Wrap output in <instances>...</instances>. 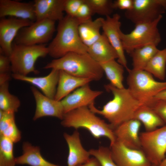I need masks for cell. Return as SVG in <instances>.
Masks as SVG:
<instances>
[{"instance_id": "1", "label": "cell", "mask_w": 166, "mask_h": 166, "mask_svg": "<svg viewBox=\"0 0 166 166\" xmlns=\"http://www.w3.org/2000/svg\"><path fill=\"white\" fill-rule=\"evenodd\" d=\"M105 89L112 93V99L105 105L102 109H97L94 103L88 107L96 114L102 116L107 120L114 129L126 121L133 119L135 113L142 105L131 94L128 89H118L110 84L105 85Z\"/></svg>"}, {"instance_id": "2", "label": "cell", "mask_w": 166, "mask_h": 166, "mask_svg": "<svg viewBox=\"0 0 166 166\" xmlns=\"http://www.w3.org/2000/svg\"><path fill=\"white\" fill-rule=\"evenodd\" d=\"M58 22L56 36L47 47L48 54L56 59L69 53H87L88 48L79 34L80 22L67 15Z\"/></svg>"}, {"instance_id": "3", "label": "cell", "mask_w": 166, "mask_h": 166, "mask_svg": "<svg viewBox=\"0 0 166 166\" xmlns=\"http://www.w3.org/2000/svg\"><path fill=\"white\" fill-rule=\"evenodd\" d=\"M43 68L63 71L74 76L89 79L92 81L100 80L104 73L100 64L87 53H68L60 58L52 60Z\"/></svg>"}, {"instance_id": "4", "label": "cell", "mask_w": 166, "mask_h": 166, "mask_svg": "<svg viewBox=\"0 0 166 166\" xmlns=\"http://www.w3.org/2000/svg\"><path fill=\"white\" fill-rule=\"evenodd\" d=\"M88 106L83 107L64 114L61 124L66 128L87 130L95 138H108L110 145L116 141L113 129L109 124L97 117Z\"/></svg>"}, {"instance_id": "5", "label": "cell", "mask_w": 166, "mask_h": 166, "mask_svg": "<svg viewBox=\"0 0 166 166\" xmlns=\"http://www.w3.org/2000/svg\"><path fill=\"white\" fill-rule=\"evenodd\" d=\"M128 89L132 96L140 103L150 107L154 97L166 89V82L155 80L152 75L145 70H127Z\"/></svg>"}, {"instance_id": "6", "label": "cell", "mask_w": 166, "mask_h": 166, "mask_svg": "<svg viewBox=\"0 0 166 166\" xmlns=\"http://www.w3.org/2000/svg\"><path fill=\"white\" fill-rule=\"evenodd\" d=\"M47 47L45 44L25 45L13 44L12 50L9 56L11 63V71L13 74L27 76L38 71L35 67L37 60L48 54Z\"/></svg>"}, {"instance_id": "7", "label": "cell", "mask_w": 166, "mask_h": 166, "mask_svg": "<svg viewBox=\"0 0 166 166\" xmlns=\"http://www.w3.org/2000/svg\"><path fill=\"white\" fill-rule=\"evenodd\" d=\"M162 17L152 22L135 25L134 29L129 33L125 34L121 31V37L124 51L129 54L134 50L147 45L157 46L161 41L157 26Z\"/></svg>"}, {"instance_id": "8", "label": "cell", "mask_w": 166, "mask_h": 166, "mask_svg": "<svg viewBox=\"0 0 166 166\" xmlns=\"http://www.w3.org/2000/svg\"><path fill=\"white\" fill-rule=\"evenodd\" d=\"M140 149L152 165L159 166L166 157V124L140 134Z\"/></svg>"}, {"instance_id": "9", "label": "cell", "mask_w": 166, "mask_h": 166, "mask_svg": "<svg viewBox=\"0 0 166 166\" xmlns=\"http://www.w3.org/2000/svg\"><path fill=\"white\" fill-rule=\"evenodd\" d=\"M55 23L48 19L36 21L21 29L14 43L25 45L45 44L52 38L56 30Z\"/></svg>"}, {"instance_id": "10", "label": "cell", "mask_w": 166, "mask_h": 166, "mask_svg": "<svg viewBox=\"0 0 166 166\" xmlns=\"http://www.w3.org/2000/svg\"><path fill=\"white\" fill-rule=\"evenodd\" d=\"M166 11V0H133L132 8L125 16L136 25L153 22Z\"/></svg>"}, {"instance_id": "11", "label": "cell", "mask_w": 166, "mask_h": 166, "mask_svg": "<svg viewBox=\"0 0 166 166\" xmlns=\"http://www.w3.org/2000/svg\"><path fill=\"white\" fill-rule=\"evenodd\" d=\"M112 157L118 166H151L143 151L127 147L116 140L110 145Z\"/></svg>"}, {"instance_id": "12", "label": "cell", "mask_w": 166, "mask_h": 166, "mask_svg": "<svg viewBox=\"0 0 166 166\" xmlns=\"http://www.w3.org/2000/svg\"><path fill=\"white\" fill-rule=\"evenodd\" d=\"M34 22L12 17L1 18L0 20V53L9 57L12 50V42L19 31Z\"/></svg>"}, {"instance_id": "13", "label": "cell", "mask_w": 166, "mask_h": 166, "mask_svg": "<svg viewBox=\"0 0 166 166\" xmlns=\"http://www.w3.org/2000/svg\"><path fill=\"white\" fill-rule=\"evenodd\" d=\"M120 19L121 16L117 13L106 17L104 19L102 29L103 33L117 52L118 62L127 69V60L121 37Z\"/></svg>"}, {"instance_id": "14", "label": "cell", "mask_w": 166, "mask_h": 166, "mask_svg": "<svg viewBox=\"0 0 166 166\" xmlns=\"http://www.w3.org/2000/svg\"><path fill=\"white\" fill-rule=\"evenodd\" d=\"M103 93L92 90L89 84L77 89L61 101L64 113L94 103V100Z\"/></svg>"}, {"instance_id": "15", "label": "cell", "mask_w": 166, "mask_h": 166, "mask_svg": "<svg viewBox=\"0 0 166 166\" xmlns=\"http://www.w3.org/2000/svg\"><path fill=\"white\" fill-rule=\"evenodd\" d=\"M36 102V109L33 120L44 117L51 116L61 120L65 114L61 101L49 98L42 94L34 86L31 87Z\"/></svg>"}, {"instance_id": "16", "label": "cell", "mask_w": 166, "mask_h": 166, "mask_svg": "<svg viewBox=\"0 0 166 166\" xmlns=\"http://www.w3.org/2000/svg\"><path fill=\"white\" fill-rule=\"evenodd\" d=\"M141 124L134 119L121 124L113 129L116 140L127 147L140 149L139 131Z\"/></svg>"}, {"instance_id": "17", "label": "cell", "mask_w": 166, "mask_h": 166, "mask_svg": "<svg viewBox=\"0 0 166 166\" xmlns=\"http://www.w3.org/2000/svg\"><path fill=\"white\" fill-rule=\"evenodd\" d=\"M6 16L36 21L34 2H22L12 0H0V17Z\"/></svg>"}, {"instance_id": "18", "label": "cell", "mask_w": 166, "mask_h": 166, "mask_svg": "<svg viewBox=\"0 0 166 166\" xmlns=\"http://www.w3.org/2000/svg\"><path fill=\"white\" fill-rule=\"evenodd\" d=\"M65 0H35L34 1L36 21L48 19L58 22L64 17Z\"/></svg>"}, {"instance_id": "19", "label": "cell", "mask_w": 166, "mask_h": 166, "mask_svg": "<svg viewBox=\"0 0 166 166\" xmlns=\"http://www.w3.org/2000/svg\"><path fill=\"white\" fill-rule=\"evenodd\" d=\"M59 71L52 69L47 76L42 77H30L12 74L14 79L30 83L40 89L47 97L54 99L59 78Z\"/></svg>"}, {"instance_id": "20", "label": "cell", "mask_w": 166, "mask_h": 166, "mask_svg": "<svg viewBox=\"0 0 166 166\" xmlns=\"http://www.w3.org/2000/svg\"><path fill=\"white\" fill-rule=\"evenodd\" d=\"M63 136L69 149L67 166H77L85 163L90 159V153L89 151L85 150L83 146L77 130L71 134L65 132Z\"/></svg>"}, {"instance_id": "21", "label": "cell", "mask_w": 166, "mask_h": 166, "mask_svg": "<svg viewBox=\"0 0 166 166\" xmlns=\"http://www.w3.org/2000/svg\"><path fill=\"white\" fill-rule=\"evenodd\" d=\"M89 79L77 77L59 70V78L54 99L61 101L79 87L89 84Z\"/></svg>"}, {"instance_id": "22", "label": "cell", "mask_w": 166, "mask_h": 166, "mask_svg": "<svg viewBox=\"0 0 166 166\" xmlns=\"http://www.w3.org/2000/svg\"><path fill=\"white\" fill-rule=\"evenodd\" d=\"M87 53L99 64L118 58L116 51L103 33L97 41L88 47Z\"/></svg>"}, {"instance_id": "23", "label": "cell", "mask_w": 166, "mask_h": 166, "mask_svg": "<svg viewBox=\"0 0 166 166\" xmlns=\"http://www.w3.org/2000/svg\"><path fill=\"white\" fill-rule=\"evenodd\" d=\"M22 153L16 157V164H26L30 166H61L51 163L42 156L39 147L33 145L28 142L23 143Z\"/></svg>"}, {"instance_id": "24", "label": "cell", "mask_w": 166, "mask_h": 166, "mask_svg": "<svg viewBox=\"0 0 166 166\" xmlns=\"http://www.w3.org/2000/svg\"><path fill=\"white\" fill-rule=\"evenodd\" d=\"M104 18L99 17L80 23L78 30L80 37L83 43L87 47L90 46L101 37L100 30L102 28Z\"/></svg>"}, {"instance_id": "25", "label": "cell", "mask_w": 166, "mask_h": 166, "mask_svg": "<svg viewBox=\"0 0 166 166\" xmlns=\"http://www.w3.org/2000/svg\"><path fill=\"white\" fill-rule=\"evenodd\" d=\"M133 119L143 124L145 131L153 130L165 124L151 107L144 104L136 110Z\"/></svg>"}, {"instance_id": "26", "label": "cell", "mask_w": 166, "mask_h": 166, "mask_svg": "<svg viewBox=\"0 0 166 166\" xmlns=\"http://www.w3.org/2000/svg\"><path fill=\"white\" fill-rule=\"evenodd\" d=\"M152 45H147L134 50L129 54L132 61V69L144 70L159 49Z\"/></svg>"}, {"instance_id": "27", "label": "cell", "mask_w": 166, "mask_h": 166, "mask_svg": "<svg viewBox=\"0 0 166 166\" xmlns=\"http://www.w3.org/2000/svg\"><path fill=\"white\" fill-rule=\"evenodd\" d=\"M99 64L110 84L118 89L124 88L123 84L124 67L122 65L115 60Z\"/></svg>"}, {"instance_id": "28", "label": "cell", "mask_w": 166, "mask_h": 166, "mask_svg": "<svg viewBox=\"0 0 166 166\" xmlns=\"http://www.w3.org/2000/svg\"><path fill=\"white\" fill-rule=\"evenodd\" d=\"M166 65V47L158 50L150 61L144 70L158 79L165 78Z\"/></svg>"}, {"instance_id": "29", "label": "cell", "mask_w": 166, "mask_h": 166, "mask_svg": "<svg viewBox=\"0 0 166 166\" xmlns=\"http://www.w3.org/2000/svg\"><path fill=\"white\" fill-rule=\"evenodd\" d=\"M9 86V82L0 85V110L15 113L18 110L20 101L17 97L10 93Z\"/></svg>"}, {"instance_id": "30", "label": "cell", "mask_w": 166, "mask_h": 166, "mask_svg": "<svg viewBox=\"0 0 166 166\" xmlns=\"http://www.w3.org/2000/svg\"><path fill=\"white\" fill-rule=\"evenodd\" d=\"M14 143L8 139L0 136V166H15Z\"/></svg>"}, {"instance_id": "31", "label": "cell", "mask_w": 166, "mask_h": 166, "mask_svg": "<svg viewBox=\"0 0 166 166\" xmlns=\"http://www.w3.org/2000/svg\"><path fill=\"white\" fill-rule=\"evenodd\" d=\"M90 7L93 14L110 16L114 10L113 2L110 0H85Z\"/></svg>"}, {"instance_id": "32", "label": "cell", "mask_w": 166, "mask_h": 166, "mask_svg": "<svg viewBox=\"0 0 166 166\" xmlns=\"http://www.w3.org/2000/svg\"><path fill=\"white\" fill-rule=\"evenodd\" d=\"M89 151L91 156L95 158L101 166H118L112 157L109 148L101 146Z\"/></svg>"}, {"instance_id": "33", "label": "cell", "mask_w": 166, "mask_h": 166, "mask_svg": "<svg viewBox=\"0 0 166 166\" xmlns=\"http://www.w3.org/2000/svg\"><path fill=\"white\" fill-rule=\"evenodd\" d=\"M0 136L8 139L14 143L19 141L21 139V131L17 127L15 121L0 133Z\"/></svg>"}, {"instance_id": "34", "label": "cell", "mask_w": 166, "mask_h": 166, "mask_svg": "<svg viewBox=\"0 0 166 166\" xmlns=\"http://www.w3.org/2000/svg\"><path fill=\"white\" fill-rule=\"evenodd\" d=\"M93 14L90 7L85 0L79 9L75 18L80 23L92 20Z\"/></svg>"}, {"instance_id": "35", "label": "cell", "mask_w": 166, "mask_h": 166, "mask_svg": "<svg viewBox=\"0 0 166 166\" xmlns=\"http://www.w3.org/2000/svg\"><path fill=\"white\" fill-rule=\"evenodd\" d=\"M14 113L0 110V133L15 121Z\"/></svg>"}, {"instance_id": "36", "label": "cell", "mask_w": 166, "mask_h": 166, "mask_svg": "<svg viewBox=\"0 0 166 166\" xmlns=\"http://www.w3.org/2000/svg\"><path fill=\"white\" fill-rule=\"evenodd\" d=\"M84 0H65L64 11L67 15L75 18Z\"/></svg>"}, {"instance_id": "37", "label": "cell", "mask_w": 166, "mask_h": 166, "mask_svg": "<svg viewBox=\"0 0 166 166\" xmlns=\"http://www.w3.org/2000/svg\"><path fill=\"white\" fill-rule=\"evenodd\" d=\"M150 107L166 124V101L155 99Z\"/></svg>"}, {"instance_id": "38", "label": "cell", "mask_w": 166, "mask_h": 166, "mask_svg": "<svg viewBox=\"0 0 166 166\" xmlns=\"http://www.w3.org/2000/svg\"><path fill=\"white\" fill-rule=\"evenodd\" d=\"M133 0H117L113 2L114 9L129 10L132 8Z\"/></svg>"}, {"instance_id": "39", "label": "cell", "mask_w": 166, "mask_h": 166, "mask_svg": "<svg viewBox=\"0 0 166 166\" xmlns=\"http://www.w3.org/2000/svg\"><path fill=\"white\" fill-rule=\"evenodd\" d=\"M11 63L9 56L0 53V73H10Z\"/></svg>"}, {"instance_id": "40", "label": "cell", "mask_w": 166, "mask_h": 166, "mask_svg": "<svg viewBox=\"0 0 166 166\" xmlns=\"http://www.w3.org/2000/svg\"><path fill=\"white\" fill-rule=\"evenodd\" d=\"M77 166H101L98 160L92 156L86 162Z\"/></svg>"}, {"instance_id": "41", "label": "cell", "mask_w": 166, "mask_h": 166, "mask_svg": "<svg viewBox=\"0 0 166 166\" xmlns=\"http://www.w3.org/2000/svg\"><path fill=\"white\" fill-rule=\"evenodd\" d=\"M10 78V73H0V85L9 82Z\"/></svg>"}, {"instance_id": "42", "label": "cell", "mask_w": 166, "mask_h": 166, "mask_svg": "<svg viewBox=\"0 0 166 166\" xmlns=\"http://www.w3.org/2000/svg\"><path fill=\"white\" fill-rule=\"evenodd\" d=\"M154 99L166 101V89L158 93L154 97Z\"/></svg>"}, {"instance_id": "43", "label": "cell", "mask_w": 166, "mask_h": 166, "mask_svg": "<svg viewBox=\"0 0 166 166\" xmlns=\"http://www.w3.org/2000/svg\"><path fill=\"white\" fill-rule=\"evenodd\" d=\"M159 166H166V157Z\"/></svg>"}, {"instance_id": "44", "label": "cell", "mask_w": 166, "mask_h": 166, "mask_svg": "<svg viewBox=\"0 0 166 166\" xmlns=\"http://www.w3.org/2000/svg\"><path fill=\"white\" fill-rule=\"evenodd\" d=\"M151 166H159L156 165H152Z\"/></svg>"}]
</instances>
